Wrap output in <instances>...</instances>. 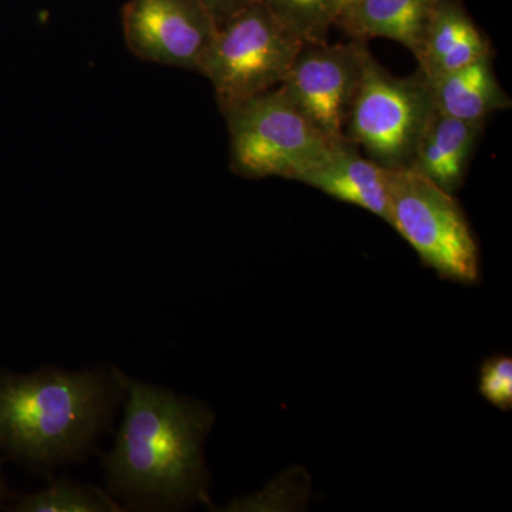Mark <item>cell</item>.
<instances>
[{
  "label": "cell",
  "instance_id": "6da1fadb",
  "mask_svg": "<svg viewBox=\"0 0 512 512\" xmlns=\"http://www.w3.org/2000/svg\"><path fill=\"white\" fill-rule=\"evenodd\" d=\"M116 375L128 402L116 447L104 458L111 490L151 507L194 500L205 476L202 443L212 420L207 407Z\"/></svg>",
  "mask_w": 512,
  "mask_h": 512
},
{
  "label": "cell",
  "instance_id": "7a4b0ae2",
  "mask_svg": "<svg viewBox=\"0 0 512 512\" xmlns=\"http://www.w3.org/2000/svg\"><path fill=\"white\" fill-rule=\"evenodd\" d=\"M114 399L103 372L0 375V444L46 466L82 456L109 423Z\"/></svg>",
  "mask_w": 512,
  "mask_h": 512
},
{
  "label": "cell",
  "instance_id": "3957f363",
  "mask_svg": "<svg viewBox=\"0 0 512 512\" xmlns=\"http://www.w3.org/2000/svg\"><path fill=\"white\" fill-rule=\"evenodd\" d=\"M221 111L227 121L232 171L249 180L281 177L296 181L329 157L338 144L279 86Z\"/></svg>",
  "mask_w": 512,
  "mask_h": 512
},
{
  "label": "cell",
  "instance_id": "277c9868",
  "mask_svg": "<svg viewBox=\"0 0 512 512\" xmlns=\"http://www.w3.org/2000/svg\"><path fill=\"white\" fill-rule=\"evenodd\" d=\"M436 111L429 83L419 69L410 76H394L367 47L345 137L376 164L399 170L412 164Z\"/></svg>",
  "mask_w": 512,
  "mask_h": 512
},
{
  "label": "cell",
  "instance_id": "5b68a950",
  "mask_svg": "<svg viewBox=\"0 0 512 512\" xmlns=\"http://www.w3.org/2000/svg\"><path fill=\"white\" fill-rule=\"evenodd\" d=\"M389 224L441 278L474 284L480 251L463 208L450 192L413 168L387 170Z\"/></svg>",
  "mask_w": 512,
  "mask_h": 512
},
{
  "label": "cell",
  "instance_id": "8992f818",
  "mask_svg": "<svg viewBox=\"0 0 512 512\" xmlns=\"http://www.w3.org/2000/svg\"><path fill=\"white\" fill-rule=\"evenodd\" d=\"M303 45L301 37L255 2L217 30L197 73L210 80L224 109L278 87Z\"/></svg>",
  "mask_w": 512,
  "mask_h": 512
},
{
  "label": "cell",
  "instance_id": "52a82bcc",
  "mask_svg": "<svg viewBox=\"0 0 512 512\" xmlns=\"http://www.w3.org/2000/svg\"><path fill=\"white\" fill-rule=\"evenodd\" d=\"M367 43H306L279 84L286 96L333 143L345 140V126Z\"/></svg>",
  "mask_w": 512,
  "mask_h": 512
},
{
  "label": "cell",
  "instance_id": "ba28073f",
  "mask_svg": "<svg viewBox=\"0 0 512 512\" xmlns=\"http://www.w3.org/2000/svg\"><path fill=\"white\" fill-rule=\"evenodd\" d=\"M217 30L200 0H128L123 9L127 49L143 62L197 72Z\"/></svg>",
  "mask_w": 512,
  "mask_h": 512
},
{
  "label": "cell",
  "instance_id": "9c48e42d",
  "mask_svg": "<svg viewBox=\"0 0 512 512\" xmlns=\"http://www.w3.org/2000/svg\"><path fill=\"white\" fill-rule=\"evenodd\" d=\"M296 181L311 185L336 200L349 202L389 222L387 168L363 157L359 147L350 143L348 138L336 144L329 157L305 171Z\"/></svg>",
  "mask_w": 512,
  "mask_h": 512
},
{
  "label": "cell",
  "instance_id": "30bf717a",
  "mask_svg": "<svg viewBox=\"0 0 512 512\" xmlns=\"http://www.w3.org/2000/svg\"><path fill=\"white\" fill-rule=\"evenodd\" d=\"M439 0H362L336 18L352 40L383 37L394 40L420 59L434 9Z\"/></svg>",
  "mask_w": 512,
  "mask_h": 512
},
{
  "label": "cell",
  "instance_id": "8fae6325",
  "mask_svg": "<svg viewBox=\"0 0 512 512\" xmlns=\"http://www.w3.org/2000/svg\"><path fill=\"white\" fill-rule=\"evenodd\" d=\"M484 126L485 121L454 119L436 111L417 144L409 167L454 194L464 183Z\"/></svg>",
  "mask_w": 512,
  "mask_h": 512
},
{
  "label": "cell",
  "instance_id": "7c38bea8",
  "mask_svg": "<svg viewBox=\"0 0 512 512\" xmlns=\"http://www.w3.org/2000/svg\"><path fill=\"white\" fill-rule=\"evenodd\" d=\"M493 56L490 43L454 0H439L427 30L419 70L426 80Z\"/></svg>",
  "mask_w": 512,
  "mask_h": 512
},
{
  "label": "cell",
  "instance_id": "4fadbf2b",
  "mask_svg": "<svg viewBox=\"0 0 512 512\" xmlns=\"http://www.w3.org/2000/svg\"><path fill=\"white\" fill-rule=\"evenodd\" d=\"M427 83L436 110L454 119L485 121L495 111L511 107L510 96L495 76L493 56L483 57Z\"/></svg>",
  "mask_w": 512,
  "mask_h": 512
},
{
  "label": "cell",
  "instance_id": "5bb4252c",
  "mask_svg": "<svg viewBox=\"0 0 512 512\" xmlns=\"http://www.w3.org/2000/svg\"><path fill=\"white\" fill-rule=\"evenodd\" d=\"M306 43L326 42L335 26L336 0H258Z\"/></svg>",
  "mask_w": 512,
  "mask_h": 512
},
{
  "label": "cell",
  "instance_id": "9a60e30c",
  "mask_svg": "<svg viewBox=\"0 0 512 512\" xmlns=\"http://www.w3.org/2000/svg\"><path fill=\"white\" fill-rule=\"evenodd\" d=\"M26 512H99L119 510L117 505L96 488L59 481L39 493L22 498L13 507Z\"/></svg>",
  "mask_w": 512,
  "mask_h": 512
},
{
  "label": "cell",
  "instance_id": "2e32d148",
  "mask_svg": "<svg viewBox=\"0 0 512 512\" xmlns=\"http://www.w3.org/2000/svg\"><path fill=\"white\" fill-rule=\"evenodd\" d=\"M480 393L498 409L512 407V360L508 356H494L481 366Z\"/></svg>",
  "mask_w": 512,
  "mask_h": 512
},
{
  "label": "cell",
  "instance_id": "e0dca14e",
  "mask_svg": "<svg viewBox=\"0 0 512 512\" xmlns=\"http://www.w3.org/2000/svg\"><path fill=\"white\" fill-rule=\"evenodd\" d=\"M255 2L258 0H200L201 5L210 13L217 29Z\"/></svg>",
  "mask_w": 512,
  "mask_h": 512
},
{
  "label": "cell",
  "instance_id": "ac0fdd59",
  "mask_svg": "<svg viewBox=\"0 0 512 512\" xmlns=\"http://www.w3.org/2000/svg\"><path fill=\"white\" fill-rule=\"evenodd\" d=\"M360 2H362V0H336V18H338L343 10H346L350 8V6L356 5V3Z\"/></svg>",
  "mask_w": 512,
  "mask_h": 512
},
{
  "label": "cell",
  "instance_id": "d6986e66",
  "mask_svg": "<svg viewBox=\"0 0 512 512\" xmlns=\"http://www.w3.org/2000/svg\"><path fill=\"white\" fill-rule=\"evenodd\" d=\"M5 497V485H3L2 480H0V501Z\"/></svg>",
  "mask_w": 512,
  "mask_h": 512
}]
</instances>
